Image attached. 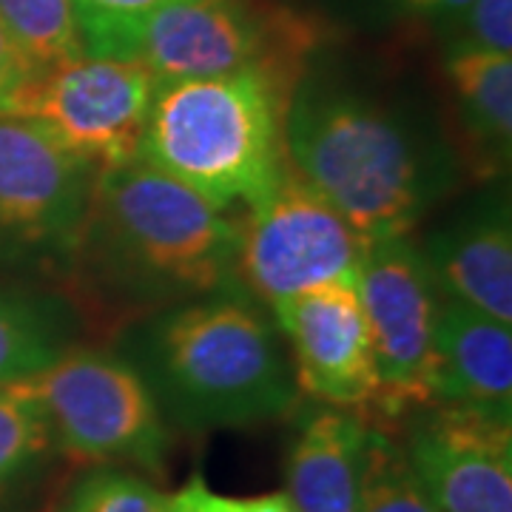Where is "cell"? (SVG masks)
I'll return each instance as SVG.
<instances>
[{
    "label": "cell",
    "instance_id": "cell-1",
    "mask_svg": "<svg viewBox=\"0 0 512 512\" xmlns=\"http://www.w3.org/2000/svg\"><path fill=\"white\" fill-rule=\"evenodd\" d=\"M239 214L154 165L97 171L66 296L123 328L171 305L239 291Z\"/></svg>",
    "mask_w": 512,
    "mask_h": 512
},
{
    "label": "cell",
    "instance_id": "cell-2",
    "mask_svg": "<svg viewBox=\"0 0 512 512\" xmlns=\"http://www.w3.org/2000/svg\"><path fill=\"white\" fill-rule=\"evenodd\" d=\"M111 348L143 376L165 424L188 436L276 421L299 399L274 313L245 288L131 319Z\"/></svg>",
    "mask_w": 512,
    "mask_h": 512
},
{
    "label": "cell",
    "instance_id": "cell-3",
    "mask_svg": "<svg viewBox=\"0 0 512 512\" xmlns=\"http://www.w3.org/2000/svg\"><path fill=\"white\" fill-rule=\"evenodd\" d=\"M291 168L359 237H413L456 188L461 163L436 128L393 103L299 80L285 117Z\"/></svg>",
    "mask_w": 512,
    "mask_h": 512
},
{
    "label": "cell",
    "instance_id": "cell-4",
    "mask_svg": "<svg viewBox=\"0 0 512 512\" xmlns=\"http://www.w3.org/2000/svg\"><path fill=\"white\" fill-rule=\"evenodd\" d=\"M299 80L248 69L157 83L140 160L220 208H248L291 165L285 117Z\"/></svg>",
    "mask_w": 512,
    "mask_h": 512
},
{
    "label": "cell",
    "instance_id": "cell-5",
    "mask_svg": "<svg viewBox=\"0 0 512 512\" xmlns=\"http://www.w3.org/2000/svg\"><path fill=\"white\" fill-rule=\"evenodd\" d=\"M12 387L37 404L69 467L165 473L174 430L143 376L114 348L77 342Z\"/></svg>",
    "mask_w": 512,
    "mask_h": 512
},
{
    "label": "cell",
    "instance_id": "cell-6",
    "mask_svg": "<svg viewBox=\"0 0 512 512\" xmlns=\"http://www.w3.org/2000/svg\"><path fill=\"white\" fill-rule=\"evenodd\" d=\"M97 171L35 123L0 114V279L66 296Z\"/></svg>",
    "mask_w": 512,
    "mask_h": 512
},
{
    "label": "cell",
    "instance_id": "cell-7",
    "mask_svg": "<svg viewBox=\"0 0 512 512\" xmlns=\"http://www.w3.org/2000/svg\"><path fill=\"white\" fill-rule=\"evenodd\" d=\"M319 26L271 0H171L134 40L131 57L157 83L265 69L305 77Z\"/></svg>",
    "mask_w": 512,
    "mask_h": 512
},
{
    "label": "cell",
    "instance_id": "cell-8",
    "mask_svg": "<svg viewBox=\"0 0 512 512\" xmlns=\"http://www.w3.org/2000/svg\"><path fill=\"white\" fill-rule=\"evenodd\" d=\"M157 80L131 55H83L29 74L6 114L23 117L94 171L140 160Z\"/></svg>",
    "mask_w": 512,
    "mask_h": 512
},
{
    "label": "cell",
    "instance_id": "cell-9",
    "mask_svg": "<svg viewBox=\"0 0 512 512\" xmlns=\"http://www.w3.org/2000/svg\"><path fill=\"white\" fill-rule=\"evenodd\" d=\"M239 217V282L268 311L322 285H356L365 239L291 165Z\"/></svg>",
    "mask_w": 512,
    "mask_h": 512
},
{
    "label": "cell",
    "instance_id": "cell-10",
    "mask_svg": "<svg viewBox=\"0 0 512 512\" xmlns=\"http://www.w3.org/2000/svg\"><path fill=\"white\" fill-rule=\"evenodd\" d=\"M356 293L365 308L384 416L436 402V328L441 296L413 237L370 239L362 248Z\"/></svg>",
    "mask_w": 512,
    "mask_h": 512
},
{
    "label": "cell",
    "instance_id": "cell-11",
    "mask_svg": "<svg viewBox=\"0 0 512 512\" xmlns=\"http://www.w3.org/2000/svg\"><path fill=\"white\" fill-rule=\"evenodd\" d=\"M299 393L325 407L365 413L382 404L373 336L356 285H322L274 308Z\"/></svg>",
    "mask_w": 512,
    "mask_h": 512
},
{
    "label": "cell",
    "instance_id": "cell-12",
    "mask_svg": "<svg viewBox=\"0 0 512 512\" xmlns=\"http://www.w3.org/2000/svg\"><path fill=\"white\" fill-rule=\"evenodd\" d=\"M402 453L439 512H512V421L450 404L416 407Z\"/></svg>",
    "mask_w": 512,
    "mask_h": 512
},
{
    "label": "cell",
    "instance_id": "cell-13",
    "mask_svg": "<svg viewBox=\"0 0 512 512\" xmlns=\"http://www.w3.org/2000/svg\"><path fill=\"white\" fill-rule=\"evenodd\" d=\"M441 302L512 325L510 194L493 188L419 242Z\"/></svg>",
    "mask_w": 512,
    "mask_h": 512
},
{
    "label": "cell",
    "instance_id": "cell-14",
    "mask_svg": "<svg viewBox=\"0 0 512 512\" xmlns=\"http://www.w3.org/2000/svg\"><path fill=\"white\" fill-rule=\"evenodd\" d=\"M433 404L512 421V325L441 302Z\"/></svg>",
    "mask_w": 512,
    "mask_h": 512
},
{
    "label": "cell",
    "instance_id": "cell-15",
    "mask_svg": "<svg viewBox=\"0 0 512 512\" xmlns=\"http://www.w3.org/2000/svg\"><path fill=\"white\" fill-rule=\"evenodd\" d=\"M373 424L365 416L316 407L299 424L285 461V495L296 512H356Z\"/></svg>",
    "mask_w": 512,
    "mask_h": 512
},
{
    "label": "cell",
    "instance_id": "cell-16",
    "mask_svg": "<svg viewBox=\"0 0 512 512\" xmlns=\"http://www.w3.org/2000/svg\"><path fill=\"white\" fill-rule=\"evenodd\" d=\"M444 80L456 106L458 163L478 180H498L512 157V55L447 43Z\"/></svg>",
    "mask_w": 512,
    "mask_h": 512
},
{
    "label": "cell",
    "instance_id": "cell-17",
    "mask_svg": "<svg viewBox=\"0 0 512 512\" xmlns=\"http://www.w3.org/2000/svg\"><path fill=\"white\" fill-rule=\"evenodd\" d=\"M66 467L37 404L0 384V512L46 510Z\"/></svg>",
    "mask_w": 512,
    "mask_h": 512
},
{
    "label": "cell",
    "instance_id": "cell-18",
    "mask_svg": "<svg viewBox=\"0 0 512 512\" xmlns=\"http://www.w3.org/2000/svg\"><path fill=\"white\" fill-rule=\"evenodd\" d=\"M80 342L69 296L0 285V384L32 376Z\"/></svg>",
    "mask_w": 512,
    "mask_h": 512
},
{
    "label": "cell",
    "instance_id": "cell-19",
    "mask_svg": "<svg viewBox=\"0 0 512 512\" xmlns=\"http://www.w3.org/2000/svg\"><path fill=\"white\" fill-rule=\"evenodd\" d=\"M0 20L35 69L86 52L74 0H0Z\"/></svg>",
    "mask_w": 512,
    "mask_h": 512
},
{
    "label": "cell",
    "instance_id": "cell-20",
    "mask_svg": "<svg viewBox=\"0 0 512 512\" xmlns=\"http://www.w3.org/2000/svg\"><path fill=\"white\" fill-rule=\"evenodd\" d=\"M165 493L128 467H83L63 487L55 512H163Z\"/></svg>",
    "mask_w": 512,
    "mask_h": 512
},
{
    "label": "cell",
    "instance_id": "cell-21",
    "mask_svg": "<svg viewBox=\"0 0 512 512\" xmlns=\"http://www.w3.org/2000/svg\"><path fill=\"white\" fill-rule=\"evenodd\" d=\"M356 512H439L413 476L402 444L379 427L370 433L365 484Z\"/></svg>",
    "mask_w": 512,
    "mask_h": 512
},
{
    "label": "cell",
    "instance_id": "cell-22",
    "mask_svg": "<svg viewBox=\"0 0 512 512\" xmlns=\"http://www.w3.org/2000/svg\"><path fill=\"white\" fill-rule=\"evenodd\" d=\"M171 0H74L83 46L92 55H131L154 12Z\"/></svg>",
    "mask_w": 512,
    "mask_h": 512
},
{
    "label": "cell",
    "instance_id": "cell-23",
    "mask_svg": "<svg viewBox=\"0 0 512 512\" xmlns=\"http://www.w3.org/2000/svg\"><path fill=\"white\" fill-rule=\"evenodd\" d=\"M163 512H296V507L285 493L225 495L194 473L174 493H165Z\"/></svg>",
    "mask_w": 512,
    "mask_h": 512
},
{
    "label": "cell",
    "instance_id": "cell-24",
    "mask_svg": "<svg viewBox=\"0 0 512 512\" xmlns=\"http://www.w3.org/2000/svg\"><path fill=\"white\" fill-rule=\"evenodd\" d=\"M447 32L458 46L512 55V0H473Z\"/></svg>",
    "mask_w": 512,
    "mask_h": 512
},
{
    "label": "cell",
    "instance_id": "cell-25",
    "mask_svg": "<svg viewBox=\"0 0 512 512\" xmlns=\"http://www.w3.org/2000/svg\"><path fill=\"white\" fill-rule=\"evenodd\" d=\"M473 0H384L393 18L450 29Z\"/></svg>",
    "mask_w": 512,
    "mask_h": 512
},
{
    "label": "cell",
    "instance_id": "cell-26",
    "mask_svg": "<svg viewBox=\"0 0 512 512\" xmlns=\"http://www.w3.org/2000/svg\"><path fill=\"white\" fill-rule=\"evenodd\" d=\"M32 72H35V66L26 60V55L20 52L18 43L12 40L0 20V114H6L15 94L20 92V86L29 80Z\"/></svg>",
    "mask_w": 512,
    "mask_h": 512
}]
</instances>
